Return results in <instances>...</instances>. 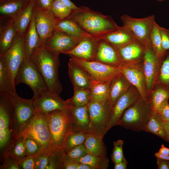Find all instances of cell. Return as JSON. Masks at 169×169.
Segmentation results:
<instances>
[{
  "instance_id": "d4e9b609",
  "label": "cell",
  "mask_w": 169,
  "mask_h": 169,
  "mask_svg": "<svg viewBox=\"0 0 169 169\" xmlns=\"http://www.w3.org/2000/svg\"><path fill=\"white\" fill-rule=\"evenodd\" d=\"M96 37L107 42L115 49L123 47L136 39L131 31L122 26Z\"/></svg>"
},
{
  "instance_id": "7c38bea8",
  "label": "cell",
  "mask_w": 169,
  "mask_h": 169,
  "mask_svg": "<svg viewBox=\"0 0 169 169\" xmlns=\"http://www.w3.org/2000/svg\"><path fill=\"white\" fill-rule=\"evenodd\" d=\"M69 56V60L85 69L93 80H101L121 73L119 67L110 66L96 61H88Z\"/></svg>"
},
{
  "instance_id": "f1b7e54d",
  "label": "cell",
  "mask_w": 169,
  "mask_h": 169,
  "mask_svg": "<svg viewBox=\"0 0 169 169\" xmlns=\"http://www.w3.org/2000/svg\"><path fill=\"white\" fill-rule=\"evenodd\" d=\"M69 106L72 115L73 130L89 133L90 119L87 105L79 107Z\"/></svg>"
},
{
  "instance_id": "bcb514c9",
  "label": "cell",
  "mask_w": 169,
  "mask_h": 169,
  "mask_svg": "<svg viewBox=\"0 0 169 169\" xmlns=\"http://www.w3.org/2000/svg\"><path fill=\"white\" fill-rule=\"evenodd\" d=\"M157 81L169 84V52L162 62Z\"/></svg>"
},
{
  "instance_id": "c3c4849f",
  "label": "cell",
  "mask_w": 169,
  "mask_h": 169,
  "mask_svg": "<svg viewBox=\"0 0 169 169\" xmlns=\"http://www.w3.org/2000/svg\"><path fill=\"white\" fill-rule=\"evenodd\" d=\"M0 169H21L18 161L9 156L4 157L2 160Z\"/></svg>"
},
{
  "instance_id": "cb8c5ba5",
  "label": "cell",
  "mask_w": 169,
  "mask_h": 169,
  "mask_svg": "<svg viewBox=\"0 0 169 169\" xmlns=\"http://www.w3.org/2000/svg\"><path fill=\"white\" fill-rule=\"evenodd\" d=\"M0 55H4L13 44L18 33L13 19L0 20Z\"/></svg>"
},
{
  "instance_id": "b9f144b4",
  "label": "cell",
  "mask_w": 169,
  "mask_h": 169,
  "mask_svg": "<svg viewBox=\"0 0 169 169\" xmlns=\"http://www.w3.org/2000/svg\"><path fill=\"white\" fill-rule=\"evenodd\" d=\"M24 140V136H22L19 137L6 156H11L18 161L25 157L26 156Z\"/></svg>"
},
{
  "instance_id": "f5cc1de1",
  "label": "cell",
  "mask_w": 169,
  "mask_h": 169,
  "mask_svg": "<svg viewBox=\"0 0 169 169\" xmlns=\"http://www.w3.org/2000/svg\"><path fill=\"white\" fill-rule=\"evenodd\" d=\"M54 0H34L36 6L42 8L50 9Z\"/></svg>"
},
{
  "instance_id": "603a6c76",
  "label": "cell",
  "mask_w": 169,
  "mask_h": 169,
  "mask_svg": "<svg viewBox=\"0 0 169 169\" xmlns=\"http://www.w3.org/2000/svg\"><path fill=\"white\" fill-rule=\"evenodd\" d=\"M169 100V84L157 81L147 94V100L153 112H157L161 106Z\"/></svg>"
},
{
  "instance_id": "44dd1931",
  "label": "cell",
  "mask_w": 169,
  "mask_h": 169,
  "mask_svg": "<svg viewBox=\"0 0 169 169\" xmlns=\"http://www.w3.org/2000/svg\"><path fill=\"white\" fill-rule=\"evenodd\" d=\"M94 61L116 67H119L121 64L116 49L102 39L99 40Z\"/></svg>"
},
{
  "instance_id": "681fc988",
  "label": "cell",
  "mask_w": 169,
  "mask_h": 169,
  "mask_svg": "<svg viewBox=\"0 0 169 169\" xmlns=\"http://www.w3.org/2000/svg\"><path fill=\"white\" fill-rule=\"evenodd\" d=\"M36 155L26 156L18 161L21 169H34V160Z\"/></svg>"
},
{
  "instance_id": "f546056e",
  "label": "cell",
  "mask_w": 169,
  "mask_h": 169,
  "mask_svg": "<svg viewBox=\"0 0 169 169\" xmlns=\"http://www.w3.org/2000/svg\"><path fill=\"white\" fill-rule=\"evenodd\" d=\"M55 29L64 32L78 43L84 38L90 35L84 31L74 21L68 18L63 19L57 18Z\"/></svg>"
},
{
  "instance_id": "836d02e7",
  "label": "cell",
  "mask_w": 169,
  "mask_h": 169,
  "mask_svg": "<svg viewBox=\"0 0 169 169\" xmlns=\"http://www.w3.org/2000/svg\"><path fill=\"white\" fill-rule=\"evenodd\" d=\"M143 131L152 133L167 142L163 125V120L157 112H153Z\"/></svg>"
},
{
  "instance_id": "74e56055",
  "label": "cell",
  "mask_w": 169,
  "mask_h": 169,
  "mask_svg": "<svg viewBox=\"0 0 169 169\" xmlns=\"http://www.w3.org/2000/svg\"><path fill=\"white\" fill-rule=\"evenodd\" d=\"M75 161L87 164L93 169H107L109 165V160L107 156H98L88 154Z\"/></svg>"
},
{
  "instance_id": "9a60e30c",
  "label": "cell",
  "mask_w": 169,
  "mask_h": 169,
  "mask_svg": "<svg viewBox=\"0 0 169 169\" xmlns=\"http://www.w3.org/2000/svg\"><path fill=\"white\" fill-rule=\"evenodd\" d=\"M141 97L137 89L131 85L112 107L110 119L106 130V133L113 126L118 125V121L125 110Z\"/></svg>"
},
{
  "instance_id": "8d00e7d4",
  "label": "cell",
  "mask_w": 169,
  "mask_h": 169,
  "mask_svg": "<svg viewBox=\"0 0 169 169\" xmlns=\"http://www.w3.org/2000/svg\"><path fill=\"white\" fill-rule=\"evenodd\" d=\"M159 26L155 22L151 35V41L152 49L158 58L164 59L169 52L163 49L161 42Z\"/></svg>"
},
{
  "instance_id": "7bdbcfd3",
  "label": "cell",
  "mask_w": 169,
  "mask_h": 169,
  "mask_svg": "<svg viewBox=\"0 0 169 169\" xmlns=\"http://www.w3.org/2000/svg\"><path fill=\"white\" fill-rule=\"evenodd\" d=\"M23 136L26 156L35 155L42 152L40 146L36 141L28 136Z\"/></svg>"
},
{
  "instance_id": "60d3db41",
  "label": "cell",
  "mask_w": 169,
  "mask_h": 169,
  "mask_svg": "<svg viewBox=\"0 0 169 169\" xmlns=\"http://www.w3.org/2000/svg\"><path fill=\"white\" fill-rule=\"evenodd\" d=\"M56 18L59 19L67 18L72 10L59 0H54L50 8Z\"/></svg>"
},
{
  "instance_id": "ac0fdd59",
  "label": "cell",
  "mask_w": 169,
  "mask_h": 169,
  "mask_svg": "<svg viewBox=\"0 0 169 169\" xmlns=\"http://www.w3.org/2000/svg\"><path fill=\"white\" fill-rule=\"evenodd\" d=\"M78 44L76 40L64 32L55 29L43 46L54 54H59L71 50Z\"/></svg>"
},
{
  "instance_id": "94428289",
  "label": "cell",
  "mask_w": 169,
  "mask_h": 169,
  "mask_svg": "<svg viewBox=\"0 0 169 169\" xmlns=\"http://www.w3.org/2000/svg\"><path fill=\"white\" fill-rule=\"evenodd\" d=\"M77 169H93V168L87 164L78 162L77 166Z\"/></svg>"
},
{
  "instance_id": "f6af8a7d",
  "label": "cell",
  "mask_w": 169,
  "mask_h": 169,
  "mask_svg": "<svg viewBox=\"0 0 169 169\" xmlns=\"http://www.w3.org/2000/svg\"><path fill=\"white\" fill-rule=\"evenodd\" d=\"M113 144L111 158L113 162L115 163L121 161L125 157L123 152L124 141L122 140H118L114 141Z\"/></svg>"
},
{
  "instance_id": "30bf717a",
  "label": "cell",
  "mask_w": 169,
  "mask_h": 169,
  "mask_svg": "<svg viewBox=\"0 0 169 169\" xmlns=\"http://www.w3.org/2000/svg\"><path fill=\"white\" fill-rule=\"evenodd\" d=\"M87 106L90 119L89 133L104 137L110 120L112 108L107 101L102 103L91 100Z\"/></svg>"
},
{
  "instance_id": "277c9868",
  "label": "cell",
  "mask_w": 169,
  "mask_h": 169,
  "mask_svg": "<svg viewBox=\"0 0 169 169\" xmlns=\"http://www.w3.org/2000/svg\"><path fill=\"white\" fill-rule=\"evenodd\" d=\"M47 114L52 147L54 150H64L66 139L73 130L70 106L68 109L55 110Z\"/></svg>"
},
{
  "instance_id": "83f0119b",
  "label": "cell",
  "mask_w": 169,
  "mask_h": 169,
  "mask_svg": "<svg viewBox=\"0 0 169 169\" xmlns=\"http://www.w3.org/2000/svg\"><path fill=\"white\" fill-rule=\"evenodd\" d=\"M131 85L121 72L113 78L107 100L111 108L117 100L127 91Z\"/></svg>"
},
{
  "instance_id": "7a4b0ae2",
  "label": "cell",
  "mask_w": 169,
  "mask_h": 169,
  "mask_svg": "<svg viewBox=\"0 0 169 169\" xmlns=\"http://www.w3.org/2000/svg\"><path fill=\"white\" fill-rule=\"evenodd\" d=\"M59 55L54 54L42 46L34 50L30 58L43 78L48 90L59 95L62 90L58 72Z\"/></svg>"
},
{
  "instance_id": "9c48e42d",
  "label": "cell",
  "mask_w": 169,
  "mask_h": 169,
  "mask_svg": "<svg viewBox=\"0 0 169 169\" xmlns=\"http://www.w3.org/2000/svg\"><path fill=\"white\" fill-rule=\"evenodd\" d=\"M152 15L143 18H136L128 15L121 16L122 26L131 31L135 38L145 47H152L151 35L155 21Z\"/></svg>"
},
{
  "instance_id": "4316f807",
  "label": "cell",
  "mask_w": 169,
  "mask_h": 169,
  "mask_svg": "<svg viewBox=\"0 0 169 169\" xmlns=\"http://www.w3.org/2000/svg\"><path fill=\"white\" fill-rule=\"evenodd\" d=\"M31 0H0V20L13 19Z\"/></svg>"
},
{
  "instance_id": "6f0895ef",
  "label": "cell",
  "mask_w": 169,
  "mask_h": 169,
  "mask_svg": "<svg viewBox=\"0 0 169 169\" xmlns=\"http://www.w3.org/2000/svg\"><path fill=\"white\" fill-rule=\"evenodd\" d=\"M59 0L66 5L69 8L72 10L76 9L78 7L70 0Z\"/></svg>"
},
{
  "instance_id": "4dcf8cb0",
  "label": "cell",
  "mask_w": 169,
  "mask_h": 169,
  "mask_svg": "<svg viewBox=\"0 0 169 169\" xmlns=\"http://www.w3.org/2000/svg\"><path fill=\"white\" fill-rule=\"evenodd\" d=\"M115 75L98 80H93L90 88L91 100L105 103L108 99L111 81Z\"/></svg>"
},
{
  "instance_id": "d6986e66",
  "label": "cell",
  "mask_w": 169,
  "mask_h": 169,
  "mask_svg": "<svg viewBox=\"0 0 169 169\" xmlns=\"http://www.w3.org/2000/svg\"><path fill=\"white\" fill-rule=\"evenodd\" d=\"M99 39L90 35L83 38L71 50L63 53L88 61H94Z\"/></svg>"
},
{
  "instance_id": "11a10c76",
  "label": "cell",
  "mask_w": 169,
  "mask_h": 169,
  "mask_svg": "<svg viewBox=\"0 0 169 169\" xmlns=\"http://www.w3.org/2000/svg\"><path fill=\"white\" fill-rule=\"evenodd\" d=\"M78 162L75 161H65L63 169H77Z\"/></svg>"
},
{
  "instance_id": "d6a6232c",
  "label": "cell",
  "mask_w": 169,
  "mask_h": 169,
  "mask_svg": "<svg viewBox=\"0 0 169 169\" xmlns=\"http://www.w3.org/2000/svg\"><path fill=\"white\" fill-rule=\"evenodd\" d=\"M35 5L34 0H31L28 5L13 19L18 34L23 35L33 17Z\"/></svg>"
},
{
  "instance_id": "7dc6e473",
  "label": "cell",
  "mask_w": 169,
  "mask_h": 169,
  "mask_svg": "<svg viewBox=\"0 0 169 169\" xmlns=\"http://www.w3.org/2000/svg\"><path fill=\"white\" fill-rule=\"evenodd\" d=\"M49 161L48 153L41 152L36 155L34 160V169H46Z\"/></svg>"
},
{
  "instance_id": "f35d334b",
  "label": "cell",
  "mask_w": 169,
  "mask_h": 169,
  "mask_svg": "<svg viewBox=\"0 0 169 169\" xmlns=\"http://www.w3.org/2000/svg\"><path fill=\"white\" fill-rule=\"evenodd\" d=\"M87 133L73 130L67 137L64 144V150L65 153L75 147L83 144Z\"/></svg>"
},
{
  "instance_id": "e575fe53",
  "label": "cell",
  "mask_w": 169,
  "mask_h": 169,
  "mask_svg": "<svg viewBox=\"0 0 169 169\" xmlns=\"http://www.w3.org/2000/svg\"><path fill=\"white\" fill-rule=\"evenodd\" d=\"M0 92L16 93L7 65L2 55H0Z\"/></svg>"
},
{
  "instance_id": "3957f363",
  "label": "cell",
  "mask_w": 169,
  "mask_h": 169,
  "mask_svg": "<svg viewBox=\"0 0 169 169\" xmlns=\"http://www.w3.org/2000/svg\"><path fill=\"white\" fill-rule=\"evenodd\" d=\"M10 94L0 92V150L2 160L17 140L13 119Z\"/></svg>"
},
{
  "instance_id": "be15d7a7",
  "label": "cell",
  "mask_w": 169,
  "mask_h": 169,
  "mask_svg": "<svg viewBox=\"0 0 169 169\" xmlns=\"http://www.w3.org/2000/svg\"><path fill=\"white\" fill-rule=\"evenodd\" d=\"M157 0L160 1H163L164 0Z\"/></svg>"
},
{
  "instance_id": "1f68e13d",
  "label": "cell",
  "mask_w": 169,
  "mask_h": 169,
  "mask_svg": "<svg viewBox=\"0 0 169 169\" xmlns=\"http://www.w3.org/2000/svg\"><path fill=\"white\" fill-rule=\"evenodd\" d=\"M103 137L88 133L84 144L88 154L98 156H106L107 148Z\"/></svg>"
},
{
  "instance_id": "91938a15",
  "label": "cell",
  "mask_w": 169,
  "mask_h": 169,
  "mask_svg": "<svg viewBox=\"0 0 169 169\" xmlns=\"http://www.w3.org/2000/svg\"><path fill=\"white\" fill-rule=\"evenodd\" d=\"M158 152L163 154L169 155V148L166 147L162 144L161 145V146Z\"/></svg>"
},
{
  "instance_id": "5b68a950",
  "label": "cell",
  "mask_w": 169,
  "mask_h": 169,
  "mask_svg": "<svg viewBox=\"0 0 169 169\" xmlns=\"http://www.w3.org/2000/svg\"><path fill=\"white\" fill-rule=\"evenodd\" d=\"M153 112L148 101L141 97L125 110L118 125L135 132L143 131Z\"/></svg>"
},
{
  "instance_id": "9f6ffc18",
  "label": "cell",
  "mask_w": 169,
  "mask_h": 169,
  "mask_svg": "<svg viewBox=\"0 0 169 169\" xmlns=\"http://www.w3.org/2000/svg\"><path fill=\"white\" fill-rule=\"evenodd\" d=\"M128 164V162L125 157L121 162L114 163L115 169H126Z\"/></svg>"
},
{
  "instance_id": "7402d4cb",
  "label": "cell",
  "mask_w": 169,
  "mask_h": 169,
  "mask_svg": "<svg viewBox=\"0 0 169 169\" xmlns=\"http://www.w3.org/2000/svg\"><path fill=\"white\" fill-rule=\"evenodd\" d=\"M68 65L69 75L74 89H90L93 80L86 71L70 60Z\"/></svg>"
},
{
  "instance_id": "6da1fadb",
  "label": "cell",
  "mask_w": 169,
  "mask_h": 169,
  "mask_svg": "<svg viewBox=\"0 0 169 169\" xmlns=\"http://www.w3.org/2000/svg\"><path fill=\"white\" fill-rule=\"evenodd\" d=\"M67 18L74 21L85 32L95 37L120 27L110 16L103 15L85 6L72 10Z\"/></svg>"
},
{
  "instance_id": "ba28073f",
  "label": "cell",
  "mask_w": 169,
  "mask_h": 169,
  "mask_svg": "<svg viewBox=\"0 0 169 169\" xmlns=\"http://www.w3.org/2000/svg\"><path fill=\"white\" fill-rule=\"evenodd\" d=\"M24 83L28 85L33 92V98H38L49 90L36 66L30 59H25L16 76L15 84Z\"/></svg>"
},
{
  "instance_id": "6125c7cd",
  "label": "cell",
  "mask_w": 169,
  "mask_h": 169,
  "mask_svg": "<svg viewBox=\"0 0 169 169\" xmlns=\"http://www.w3.org/2000/svg\"><path fill=\"white\" fill-rule=\"evenodd\" d=\"M155 156L156 157L164 160H169V155L163 154L158 152L155 154Z\"/></svg>"
},
{
  "instance_id": "2e32d148",
  "label": "cell",
  "mask_w": 169,
  "mask_h": 169,
  "mask_svg": "<svg viewBox=\"0 0 169 169\" xmlns=\"http://www.w3.org/2000/svg\"><path fill=\"white\" fill-rule=\"evenodd\" d=\"M145 49V47L137 39L116 49L122 64L139 66H142Z\"/></svg>"
},
{
  "instance_id": "ee69618b",
  "label": "cell",
  "mask_w": 169,
  "mask_h": 169,
  "mask_svg": "<svg viewBox=\"0 0 169 169\" xmlns=\"http://www.w3.org/2000/svg\"><path fill=\"white\" fill-rule=\"evenodd\" d=\"M87 154L88 153L83 143L75 147L66 153L64 161H76Z\"/></svg>"
},
{
  "instance_id": "ffe728a7",
  "label": "cell",
  "mask_w": 169,
  "mask_h": 169,
  "mask_svg": "<svg viewBox=\"0 0 169 169\" xmlns=\"http://www.w3.org/2000/svg\"><path fill=\"white\" fill-rule=\"evenodd\" d=\"M119 67L121 72L138 90L141 98L147 100L146 82L142 66H129L121 64Z\"/></svg>"
},
{
  "instance_id": "484cf974",
  "label": "cell",
  "mask_w": 169,
  "mask_h": 169,
  "mask_svg": "<svg viewBox=\"0 0 169 169\" xmlns=\"http://www.w3.org/2000/svg\"><path fill=\"white\" fill-rule=\"evenodd\" d=\"M23 45L26 59H30L34 50L43 46L36 28L34 13L32 20L23 34Z\"/></svg>"
},
{
  "instance_id": "ab89813d",
  "label": "cell",
  "mask_w": 169,
  "mask_h": 169,
  "mask_svg": "<svg viewBox=\"0 0 169 169\" xmlns=\"http://www.w3.org/2000/svg\"><path fill=\"white\" fill-rule=\"evenodd\" d=\"M65 153L64 150H54L49 154V161L46 169H62Z\"/></svg>"
},
{
  "instance_id": "8fae6325",
  "label": "cell",
  "mask_w": 169,
  "mask_h": 169,
  "mask_svg": "<svg viewBox=\"0 0 169 169\" xmlns=\"http://www.w3.org/2000/svg\"><path fill=\"white\" fill-rule=\"evenodd\" d=\"M34 14L35 27L43 46L52 35L57 19L50 9H44L35 5Z\"/></svg>"
},
{
  "instance_id": "52a82bcc",
  "label": "cell",
  "mask_w": 169,
  "mask_h": 169,
  "mask_svg": "<svg viewBox=\"0 0 169 169\" xmlns=\"http://www.w3.org/2000/svg\"><path fill=\"white\" fill-rule=\"evenodd\" d=\"M12 102L14 129L17 139L35 115L36 110L33 99L22 98L17 93L10 94Z\"/></svg>"
},
{
  "instance_id": "e0dca14e",
  "label": "cell",
  "mask_w": 169,
  "mask_h": 169,
  "mask_svg": "<svg viewBox=\"0 0 169 169\" xmlns=\"http://www.w3.org/2000/svg\"><path fill=\"white\" fill-rule=\"evenodd\" d=\"M33 99L36 110L46 114L55 110H64L69 108L66 100H63L59 94L49 90Z\"/></svg>"
},
{
  "instance_id": "4fadbf2b",
  "label": "cell",
  "mask_w": 169,
  "mask_h": 169,
  "mask_svg": "<svg viewBox=\"0 0 169 169\" xmlns=\"http://www.w3.org/2000/svg\"><path fill=\"white\" fill-rule=\"evenodd\" d=\"M23 35L18 34L10 49L5 54L2 55L7 65L15 87L16 76L25 59L23 45Z\"/></svg>"
},
{
  "instance_id": "816d5d0a",
  "label": "cell",
  "mask_w": 169,
  "mask_h": 169,
  "mask_svg": "<svg viewBox=\"0 0 169 169\" xmlns=\"http://www.w3.org/2000/svg\"><path fill=\"white\" fill-rule=\"evenodd\" d=\"M157 112L159 114L163 121L169 122V104L168 101L163 104Z\"/></svg>"
},
{
  "instance_id": "8992f818",
  "label": "cell",
  "mask_w": 169,
  "mask_h": 169,
  "mask_svg": "<svg viewBox=\"0 0 169 169\" xmlns=\"http://www.w3.org/2000/svg\"><path fill=\"white\" fill-rule=\"evenodd\" d=\"M22 136H28L34 139L39 145L42 152L49 154L54 150L52 145L47 114L36 111L35 115L17 139Z\"/></svg>"
},
{
  "instance_id": "680465c9",
  "label": "cell",
  "mask_w": 169,
  "mask_h": 169,
  "mask_svg": "<svg viewBox=\"0 0 169 169\" xmlns=\"http://www.w3.org/2000/svg\"><path fill=\"white\" fill-rule=\"evenodd\" d=\"M163 125L167 138V142H169V122L163 120Z\"/></svg>"
},
{
  "instance_id": "5bb4252c",
  "label": "cell",
  "mask_w": 169,
  "mask_h": 169,
  "mask_svg": "<svg viewBox=\"0 0 169 169\" xmlns=\"http://www.w3.org/2000/svg\"><path fill=\"white\" fill-rule=\"evenodd\" d=\"M164 60L157 57L152 47L145 48L142 68L146 80L147 94L158 80Z\"/></svg>"
},
{
  "instance_id": "d590c367",
  "label": "cell",
  "mask_w": 169,
  "mask_h": 169,
  "mask_svg": "<svg viewBox=\"0 0 169 169\" xmlns=\"http://www.w3.org/2000/svg\"><path fill=\"white\" fill-rule=\"evenodd\" d=\"M73 97L66 100L69 106L79 107L86 105L90 101L91 98L90 89H74Z\"/></svg>"
},
{
  "instance_id": "db71d44e",
  "label": "cell",
  "mask_w": 169,
  "mask_h": 169,
  "mask_svg": "<svg viewBox=\"0 0 169 169\" xmlns=\"http://www.w3.org/2000/svg\"><path fill=\"white\" fill-rule=\"evenodd\" d=\"M156 158V163L158 169H169V160Z\"/></svg>"
},
{
  "instance_id": "f907efd6",
  "label": "cell",
  "mask_w": 169,
  "mask_h": 169,
  "mask_svg": "<svg viewBox=\"0 0 169 169\" xmlns=\"http://www.w3.org/2000/svg\"><path fill=\"white\" fill-rule=\"evenodd\" d=\"M161 45L163 49L169 52V30L159 26Z\"/></svg>"
}]
</instances>
